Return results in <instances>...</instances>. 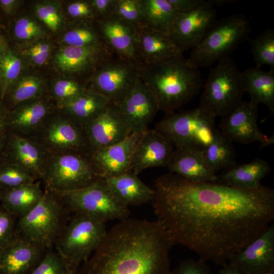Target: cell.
<instances>
[{
	"mask_svg": "<svg viewBox=\"0 0 274 274\" xmlns=\"http://www.w3.org/2000/svg\"><path fill=\"white\" fill-rule=\"evenodd\" d=\"M151 201L174 244L199 259L224 266L274 220V190H244L217 182H193L174 173L158 177Z\"/></svg>",
	"mask_w": 274,
	"mask_h": 274,
	"instance_id": "obj_1",
	"label": "cell"
},
{
	"mask_svg": "<svg viewBox=\"0 0 274 274\" xmlns=\"http://www.w3.org/2000/svg\"><path fill=\"white\" fill-rule=\"evenodd\" d=\"M174 245L160 220L127 218L111 228L78 274H171Z\"/></svg>",
	"mask_w": 274,
	"mask_h": 274,
	"instance_id": "obj_2",
	"label": "cell"
},
{
	"mask_svg": "<svg viewBox=\"0 0 274 274\" xmlns=\"http://www.w3.org/2000/svg\"><path fill=\"white\" fill-rule=\"evenodd\" d=\"M139 77L154 96L159 110L169 112L191 100L202 86L200 73L182 54L151 64H136Z\"/></svg>",
	"mask_w": 274,
	"mask_h": 274,
	"instance_id": "obj_3",
	"label": "cell"
},
{
	"mask_svg": "<svg viewBox=\"0 0 274 274\" xmlns=\"http://www.w3.org/2000/svg\"><path fill=\"white\" fill-rule=\"evenodd\" d=\"M251 31L250 21L242 14L216 20L192 49L187 61L191 66L198 68L229 57L242 42L249 40Z\"/></svg>",
	"mask_w": 274,
	"mask_h": 274,
	"instance_id": "obj_4",
	"label": "cell"
},
{
	"mask_svg": "<svg viewBox=\"0 0 274 274\" xmlns=\"http://www.w3.org/2000/svg\"><path fill=\"white\" fill-rule=\"evenodd\" d=\"M70 213L54 193L45 190L40 202L16 222L18 235L50 249L66 225Z\"/></svg>",
	"mask_w": 274,
	"mask_h": 274,
	"instance_id": "obj_5",
	"label": "cell"
},
{
	"mask_svg": "<svg viewBox=\"0 0 274 274\" xmlns=\"http://www.w3.org/2000/svg\"><path fill=\"white\" fill-rule=\"evenodd\" d=\"M215 118L199 107L169 114L156 123L155 129L167 138L175 148L202 152L214 139Z\"/></svg>",
	"mask_w": 274,
	"mask_h": 274,
	"instance_id": "obj_6",
	"label": "cell"
},
{
	"mask_svg": "<svg viewBox=\"0 0 274 274\" xmlns=\"http://www.w3.org/2000/svg\"><path fill=\"white\" fill-rule=\"evenodd\" d=\"M99 179L89 152L66 151L48 153L41 182L45 190L61 192L84 188Z\"/></svg>",
	"mask_w": 274,
	"mask_h": 274,
	"instance_id": "obj_7",
	"label": "cell"
},
{
	"mask_svg": "<svg viewBox=\"0 0 274 274\" xmlns=\"http://www.w3.org/2000/svg\"><path fill=\"white\" fill-rule=\"evenodd\" d=\"M241 72L230 57L212 68L201 95L199 107L216 117L230 114L243 101Z\"/></svg>",
	"mask_w": 274,
	"mask_h": 274,
	"instance_id": "obj_8",
	"label": "cell"
},
{
	"mask_svg": "<svg viewBox=\"0 0 274 274\" xmlns=\"http://www.w3.org/2000/svg\"><path fill=\"white\" fill-rule=\"evenodd\" d=\"M107 233L105 223L75 213L70 217L54 245L65 264L79 267L101 245Z\"/></svg>",
	"mask_w": 274,
	"mask_h": 274,
	"instance_id": "obj_9",
	"label": "cell"
},
{
	"mask_svg": "<svg viewBox=\"0 0 274 274\" xmlns=\"http://www.w3.org/2000/svg\"><path fill=\"white\" fill-rule=\"evenodd\" d=\"M52 192L61 199L70 213L83 214L105 224L126 219L130 214L128 207L115 196L104 179L79 189Z\"/></svg>",
	"mask_w": 274,
	"mask_h": 274,
	"instance_id": "obj_10",
	"label": "cell"
},
{
	"mask_svg": "<svg viewBox=\"0 0 274 274\" xmlns=\"http://www.w3.org/2000/svg\"><path fill=\"white\" fill-rule=\"evenodd\" d=\"M137 64L113 54L98 66L88 87L104 96L110 103L119 106L139 78Z\"/></svg>",
	"mask_w": 274,
	"mask_h": 274,
	"instance_id": "obj_11",
	"label": "cell"
},
{
	"mask_svg": "<svg viewBox=\"0 0 274 274\" xmlns=\"http://www.w3.org/2000/svg\"><path fill=\"white\" fill-rule=\"evenodd\" d=\"M47 153L66 151L90 152L84 128L57 109L30 138Z\"/></svg>",
	"mask_w": 274,
	"mask_h": 274,
	"instance_id": "obj_12",
	"label": "cell"
},
{
	"mask_svg": "<svg viewBox=\"0 0 274 274\" xmlns=\"http://www.w3.org/2000/svg\"><path fill=\"white\" fill-rule=\"evenodd\" d=\"M225 4L226 0H207L190 11L179 13L169 36L181 53L195 47L217 20L214 6Z\"/></svg>",
	"mask_w": 274,
	"mask_h": 274,
	"instance_id": "obj_13",
	"label": "cell"
},
{
	"mask_svg": "<svg viewBox=\"0 0 274 274\" xmlns=\"http://www.w3.org/2000/svg\"><path fill=\"white\" fill-rule=\"evenodd\" d=\"M112 55L104 44L84 47L63 45L53 60L59 71L83 83L80 79L87 78L90 82L98 66Z\"/></svg>",
	"mask_w": 274,
	"mask_h": 274,
	"instance_id": "obj_14",
	"label": "cell"
},
{
	"mask_svg": "<svg viewBox=\"0 0 274 274\" xmlns=\"http://www.w3.org/2000/svg\"><path fill=\"white\" fill-rule=\"evenodd\" d=\"M258 105L242 101L219 125V130L231 142L243 144L258 142L261 148L274 143L273 135L268 137L257 124Z\"/></svg>",
	"mask_w": 274,
	"mask_h": 274,
	"instance_id": "obj_15",
	"label": "cell"
},
{
	"mask_svg": "<svg viewBox=\"0 0 274 274\" xmlns=\"http://www.w3.org/2000/svg\"><path fill=\"white\" fill-rule=\"evenodd\" d=\"M84 129L90 151L119 143L131 134L118 107L110 102Z\"/></svg>",
	"mask_w": 274,
	"mask_h": 274,
	"instance_id": "obj_16",
	"label": "cell"
},
{
	"mask_svg": "<svg viewBox=\"0 0 274 274\" xmlns=\"http://www.w3.org/2000/svg\"><path fill=\"white\" fill-rule=\"evenodd\" d=\"M242 274H266L274 271V225L229 260Z\"/></svg>",
	"mask_w": 274,
	"mask_h": 274,
	"instance_id": "obj_17",
	"label": "cell"
},
{
	"mask_svg": "<svg viewBox=\"0 0 274 274\" xmlns=\"http://www.w3.org/2000/svg\"><path fill=\"white\" fill-rule=\"evenodd\" d=\"M117 106L131 133L147 130L159 110L154 96L139 77L131 92Z\"/></svg>",
	"mask_w": 274,
	"mask_h": 274,
	"instance_id": "obj_18",
	"label": "cell"
},
{
	"mask_svg": "<svg viewBox=\"0 0 274 274\" xmlns=\"http://www.w3.org/2000/svg\"><path fill=\"white\" fill-rule=\"evenodd\" d=\"M175 147L172 142L155 129L142 133L134 148L129 172L137 175L153 167H166Z\"/></svg>",
	"mask_w": 274,
	"mask_h": 274,
	"instance_id": "obj_19",
	"label": "cell"
},
{
	"mask_svg": "<svg viewBox=\"0 0 274 274\" xmlns=\"http://www.w3.org/2000/svg\"><path fill=\"white\" fill-rule=\"evenodd\" d=\"M56 109L46 96L20 103L9 111L7 133L30 138Z\"/></svg>",
	"mask_w": 274,
	"mask_h": 274,
	"instance_id": "obj_20",
	"label": "cell"
},
{
	"mask_svg": "<svg viewBox=\"0 0 274 274\" xmlns=\"http://www.w3.org/2000/svg\"><path fill=\"white\" fill-rule=\"evenodd\" d=\"M141 134L131 133L119 143L89 152L100 178L105 179L129 172L133 151Z\"/></svg>",
	"mask_w": 274,
	"mask_h": 274,
	"instance_id": "obj_21",
	"label": "cell"
},
{
	"mask_svg": "<svg viewBox=\"0 0 274 274\" xmlns=\"http://www.w3.org/2000/svg\"><path fill=\"white\" fill-rule=\"evenodd\" d=\"M47 157L32 139L7 133L3 158L20 166L37 180L43 178Z\"/></svg>",
	"mask_w": 274,
	"mask_h": 274,
	"instance_id": "obj_22",
	"label": "cell"
},
{
	"mask_svg": "<svg viewBox=\"0 0 274 274\" xmlns=\"http://www.w3.org/2000/svg\"><path fill=\"white\" fill-rule=\"evenodd\" d=\"M95 24L102 42L114 55L140 62L132 27L115 15L95 21Z\"/></svg>",
	"mask_w": 274,
	"mask_h": 274,
	"instance_id": "obj_23",
	"label": "cell"
},
{
	"mask_svg": "<svg viewBox=\"0 0 274 274\" xmlns=\"http://www.w3.org/2000/svg\"><path fill=\"white\" fill-rule=\"evenodd\" d=\"M140 62L151 64L182 54L169 36L144 22L134 29Z\"/></svg>",
	"mask_w": 274,
	"mask_h": 274,
	"instance_id": "obj_24",
	"label": "cell"
},
{
	"mask_svg": "<svg viewBox=\"0 0 274 274\" xmlns=\"http://www.w3.org/2000/svg\"><path fill=\"white\" fill-rule=\"evenodd\" d=\"M46 251L18 235L0 250V274H27L39 263Z\"/></svg>",
	"mask_w": 274,
	"mask_h": 274,
	"instance_id": "obj_25",
	"label": "cell"
},
{
	"mask_svg": "<svg viewBox=\"0 0 274 274\" xmlns=\"http://www.w3.org/2000/svg\"><path fill=\"white\" fill-rule=\"evenodd\" d=\"M170 173L193 182H216L217 174L208 166L201 151L175 148L166 166Z\"/></svg>",
	"mask_w": 274,
	"mask_h": 274,
	"instance_id": "obj_26",
	"label": "cell"
},
{
	"mask_svg": "<svg viewBox=\"0 0 274 274\" xmlns=\"http://www.w3.org/2000/svg\"><path fill=\"white\" fill-rule=\"evenodd\" d=\"M104 180L115 196L128 207L147 203L153 198V188L145 184L137 175L131 172Z\"/></svg>",
	"mask_w": 274,
	"mask_h": 274,
	"instance_id": "obj_27",
	"label": "cell"
},
{
	"mask_svg": "<svg viewBox=\"0 0 274 274\" xmlns=\"http://www.w3.org/2000/svg\"><path fill=\"white\" fill-rule=\"evenodd\" d=\"M109 103L104 96L88 87L78 96L57 107V109L84 128Z\"/></svg>",
	"mask_w": 274,
	"mask_h": 274,
	"instance_id": "obj_28",
	"label": "cell"
},
{
	"mask_svg": "<svg viewBox=\"0 0 274 274\" xmlns=\"http://www.w3.org/2000/svg\"><path fill=\"white\" fill-rule=\"evenodd\" d=\"M271 167L265 160L256 159L246 164H235L217 175L216 182L244 190L259 187L261 181L270 172Z\"/></svg>",
	"mask_w": 274,
	"mask_h": 274,
	"instance_id": "obj_29",
	"label": "cell"
},
{
	"mask_svg": "<svg viewBox=\"0 0 274 274\" xmlns=\"http://www.w3.org/2000/svg\"><path fill=\"white\" fill-rule=\"evenodd\" d=\"M41 184V181L37 180L15 188H0L1 206L17 218L24 216L42 199L44 190Z\"/></svg>",
	"mask_w": 274,
	"mask_h": 274,
	"instance_id": "obj_30",
	"label": "cell"
},
{
	"mask_svg": "<svg viewBox=\"0 0 274 274\" xmlns=\"http://www.w3.org/2000/svg\"><path fill=\"white\" fill-rule=\"evenodd\" d=\"M244 92L250 97V101L256 105H265L272 113L274 111V70L265 72L257 67L241 72Z\"/></svg>",
	"mask_w": 274,
	"mask_h": 274,
	"instance_id": "obj_31",
	"label": "cell"
},
{
	"mask_svg": "<svg viewBox=\"0 0 274 274\" xmlns=\"http://www.w3.org/2000/svg\"><path fill=\"white\" fill-rule=\"evenodd\" d=\"M143 21L151 28L169 35L179 13L167 0H138Z\"/></svg>",
	"mask_w": 274,
	"mask_h": 274,
	"instance_id": "obj_32",
	"label": "cell"
},
{
	"mask_svg": "<svg viewBox=\"0 0 274 274\" xmlns=\"http://www.w3.org/2000/svg\"><path fill=\"white\" fill-rule=\"evenodd\" d=\"M47 88L42 78L21 75L8 89L2 101L10 110L20 103L45 96Z\"/></svg>",
	"mask_w": 274,
	"mask_h": 274,
	"instance_id": "obj_33",
	"label": "cell"
},
{
	"mask_svg": "<svg viewBox=\"0 0 274 274\" xmlns=\"http://www.w3.org/2000/svg\"><path fill=\"white\" fill-rule=\"evenodd\" d=\"M210 168L215 173L236 164L232 142L216 129L212 142L201 152Z\"/></svg>",
	"mask_w": 274,
	"mask_h": 274,
	"instance_id": "obj_34",
	"label": "cell"
},
{
	"mask_svg": "<svg viewBox=\"0 0 274 274\" xmlns=\"http://www.w3.org/2000/svg\"><path fill=\"white\" fill-rule=\"evenodd\" d=\"M64 45L84 47L104 44L95 22L74 21L64 32Z\"/></svg>",
	"mask_w": 274,
	"mask_h": 274,
	"instance_id": "obj_35",
	"label": "cell"
},
{
	"mask_svg": "<svg viewBox=\"0 0 274 274\" xmlns=\"http://www.w3.org/2000/svg\"><path fill=\"white\" fill-rule=\"evenodd\" d=\"M23 61L17 50L9 45L0 60L1 100L12 84L22 75Z\"/></svg>",
	"mask_w": 274,
	"mask_h": 274,
	"instance_id": "obj_36",
	"label": "cell"
},
{
	"mask_svg": "<svg viewBox=\"0 0 274 274\" xmlns=\"http://www.w3.org/2000/svg\"><path fill=\"white\" fill-rule=\"evenodd\" d=\"M251 53L256 67L267 65L274 70V31L267 29L256 38L249 39Z\"/></svg>",
	"mask_w": 274,
	"mask_h": 274,
	"instance_id": "obj_37",
	"label": "cell"
},
{
	"mask_svg": "<svg viewBox=\"0 0 274 274\" xmlns=\"http://www.w3.org/2000/svg\"><path fill=\"white\" fill-rule=\"evenodd\" d=\"M9 36L18 44L45 39L47 33L37 20L30 17L21 16L12 22Z\"/></svg>",
	"mask_w": 274,
	"mask_h": 274,
	"instance_id": "obj_38",
	"label": "cell"
},
{
	"mask_svg": "<svg viewBox=\"0 0 274 274\" xmlns=\"http://www.w3.org/2000/svg\"><path fill=\"white\" fill-rule=\"evenodd\" d=\"M87 88L86 85L71 78L59 79L47 89L45 96L57 107L78 96Z\"/></svg>",
	"mask_w": 274,
	"mask_h": 274,
	"instance_id": "obj_39",
	"label": "cell"
},
{
	"mask_svg": "<svg viewBox=\"0 0 274 274\" xmlns=\"http://www.w3.org/2000/svg\"><path fill=\"white\" fill-rule=\"evenodd\" d=\"M33 11L38 18L53 32H58L62 28L64 18L58 2H39L35 4Z\"/></svg>",
	"mask_w": 274,
	"mask_h": 274,
	"instance_id": "obj_40",
	"label": "cell"
},
{
	"mask_svg": "<svg viewBox=\"0 0 274 274\" xmlns=\"http://www.w3.org/2000/svg\"><path fill=\"white\" fill-rule=\"evenodd\" d=\"M22 59L35 66H42L48 60L52 50V45L45 39L18 45L15 48Z\"/></svg>",
	"mask_w": 274,
	"mask_h": 274,
	"instance_id": "obj_41",
	"label": "cell"
},
{
	"mask_svg": "<svg viewBox=\"0 0 274 274\" xmlns=\"http://www.w3.org/2000/svg\"><path fill=\"white\" fill-rule=\"evenodd\" d=\"M36 181L20 166L3 158L0 162V188H12Z\"/></svg>",
	"mask_w": 274,
	"mask_h": 274,
	"instance_id": "obj_42",
	"label": "cell"
},
{
	"mask_svg": "<svg viewBox=\"0 0 274 274\" xmlns=\"http://www.w3.org/2000/svg\"><path fill=\"white\" fill-rule=\"evenodd\" d=\"M114 15L134 29L144 23L138 0H117Z\"/></svg>",
	"mask_w": 274,
	"mask_h": 274,
	"instance_id": "obj_43",
	"label": "cell"
},
{
	"mask_svg": "<svg viewBox=\"0 0 274 274\" xmlns=\"http://www.w3.org/2000/svg\"><path fill=\"white\" fill-rule=\"evenodd\" d=\"M27 274H67L66 265L57 252L47 250L39 263Z\"/></svg>",
	"mask_w": 274,
	"mask_h": 274,
	"instance_id": "obj_44",
	"label": "cell"
},
{
	"mask_svg": "<svg viewBox=\"0 0 274 274\" xmlns=\"http://www.w3.org/2000/svg\"><path fill=\"white\" fill-rule=\"evenodd\" d=\"M16 218L17 217L0 206V250L9 245L18 235Z\"/></svg>",
	"mask_w": 274,
	"mask_h": 274,
	"instance_id": "obj_45",
	"label": "cell"
},
{
	"mask_svg": "<svg viewBox=\"0 0 274 274\" xmlns=\"http://www.w3.org/2000/svg\"><path fill=\"white\" fill-rule=\"evenodd\" d=\"M68 15L74 21H96V17L90 1H72L66 6Z\"/></svg>",
	"mask_w": 274,
	"mask_h": 274,
	"instance_id": "obj_46",
	"label": "cell"
},
{
	"mask_svg": "<svg viewBox=\"0 0 274 274\" xmlns=\"http://www.w3.org/2000/svg\"><path fill=\"white\" fill-rule=\"evenodd\" d=\"M171 274H214L210 266L199 259H188L182 260Z\"/></svg>",
	"mask_w": 274,
	"mask_h": 274,
	"instance_id": "obj_47",
	"label": "cell"
},
{
	"mask_svg": "<svg viewBox=\"0 0 274 274\" xmlns=\"http://www.w3.org/2000/svg\"><path fill=\"white\" fill-rule=\"evenodd\" d=\"M117 0H91L95 12L96 21L101 20L114 15Z\"/></svg>",
	"mask_w": 274,
	"mask_h": 274,
	"instance_id": "obj_48",
	"label": "cell"
},
{
	"mask_svg": "<svg viewBox=\"0 0 274 274\" xmlns=\"http://www.w3.org/2000/svg\"><path fill=\"white\" fill-rule=\"evenodd\" d=\"M179 13L190 11L203 4L207 0H167Z\"/></svg>",
	"mask_w": 274,
	"mask_h": 274,
	"instance_id": "obj_49",
	"label": "cell"
},
{
	"mask_svg": "<svg viewBox=\"0 0 274 274\" xmlns=\"http://www.w3.org/2000/svg\"><path fill=\"white\" fill-rule=\"evenodd\" d=\"M22 3L19 0H0V9L7 17L14 16Z\"/></svg>",
	"mask_w": 274,
	"mask_h": 274,
	"instance_id": "obj_50",
	"label": "cell"
},
{
	"mask_svg": "<svg viewBox=\"0 0 274 274\" xmlns=\"http://www.w3.org/2000/svg\"><path fill=\"white\" fill-rule=\"evenodd\" d=\"M9 111L3 101L0 100V135L7 133Z\"/></svg>",
	"mask_w": 274,
	"mask_h": 274,
	"instance_id": "obj_51",
	"label": "cell"
},
{
	"mask_svg": "<svg viewBox=\"0 0 274 274\" xmlns=\"http://www.w3.org/2000/svg\"><path fill=\"white\" fill-rule=\"evenodd\" d=\"M9 41L5 35H0V60L9 46Z\"/></svg>",
	"mask_w": 274,
	"mask_h": 274,
	"instance_id": "obj_52",
	"label": "cell"
},
{
	"mask_svg": "<svg viewBox=\"0 0 274 274\" xmlns=\"http://www.w3.org/2000/svg\"><path fill=\"white\" fill-rule=\"evenodd\" d=\"M217 274H242L235 267L229 264L223 266Z\"/></svg>",
	"mask_w": 274,
	"mask_h": 274,
	"instance_id": "obj_53",
	"label": "cell"
},
{
	"mask_svg": "<svg viewBox=\"0 0 274 274\" xmlns=\"http://www.w3.org/2000/svg\"><path fill=\"white\" fill-rule=\"evenodd\" d=\"M7 139V133L0 135V162L3 158V151Z\"/></svg>",
	"mask_w": 274,
	"mask_h": 274,
	"instance_id": "obj_54",
	"label": "cell"
},
{
	"mask_svg": "<svg viewBox=\"0 0 274 274\" xmlns=\"http://www.w3.org/2000/svg\"><path fill=\"white\" fill-rule=\"evenodd\" d=\"M67 269V274H78L79 267L66 264Z\"/></svg>",
	"mask_w": 274,
	"mask_h": 274,
	"instance_id": "obj_55",
	"label": "cell"
},
{
	"mask_svg": "<svg viewBox=\"0 0 274 274\" xmlns=\"http://www.w3.org/2000/svg\"><path fill=\"white\" fill-rule=\"evenodd\" d=\"M5 28L4 25L2 22V18L0 16V35H4L1 33V30L4 29Z\"/></svg>",
	"mask_w": 274,
	"mask_h": 274,
	"instance_id": "obj_56",
	"label": "cell"
},
{
	"mask_svg": "<svg viewBox=\"0 0 274 274\" xmlns=\"http://www.w3.org/2000/svg\"><path fill=\"white\" fill-rule=\"evenodd\" d=\"M266 274H274V271H271V272L267 273Z\"/></svg>",
	"mask_w": 274,
	"mask_h": 274,
	"instance_id": "obj_57",
	"label": "cell"
},
{
	"mask_svg": "<svg viewBox=\"0 0 274 274\" xmlns=\"http://www.w3.org/2000/svg\"><path fill=\"white\" fill-rule=\"evenodd\" d=\"M0 100H1V88H0Z\"/></svg>",
	"mask_w": 274,
	"mask_h": 274,
	"instance_id": "obj_58",
	"label": "cell"
}]
</instances>
